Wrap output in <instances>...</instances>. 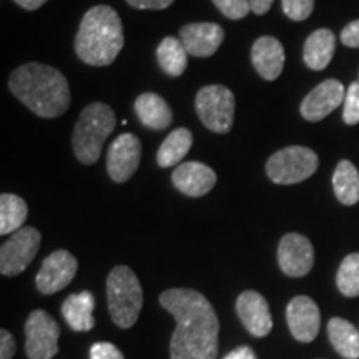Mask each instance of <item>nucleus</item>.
<instances>
[{
    "mask_svg": "<svg viewBox=\"0 0 359 359\" xmlns=\"http://www.w3.org/2000/svg\"><path fill=\"white\" fill-rule=\"evenodd\" d=\"M343 120L348 125L359 123V82H353L346 90Z\"/></svg>",
    "mask_w": 359,
    "mask_h": 359,
    "instance_id": "nucleus-29",
    "label": "nucleus"
},
{
    "mask_svg": "<svg viewBox=\"0 0 359 359\" xmlns=\"http://www.w3.org/2000/svg\"><path fill=\"white\" fill-rule=\"evenodd\" d=\"M226 19L241 20L251 12L250 0H212Z\"/></svg>",
    "mask_w": 359,
    "mask_h": 359,
    "instance_id": "nucleus-28",
    "label": "nucleus"
},
{
    "mask_svg": "<svg viewBox=\"0 0 359 359\" xmlns=\"http://www.w3.org/2000/svg\"><path fill=\"white\" fill-rule=\"evenodd\" d=\"M336 285L348 298L359 296V253H351L343 259L336 275Z\"/></svg>",
    "mask_w": 359,
    "mask_h": 359,
    "instance_id": "nucleus-27",
    "label": "nucleus"
},
{
    "mask_svg": "<svg viewBox=\"0 0 359 359\" xmlns=\"http://www.w3.org/2000/svg\"><path fill=\"white\" fill-rule=\"evenodd\" d=\"M109 311L118 327H132L140 316L143 306V291L132 268L115 266L107 278Z\"/></svg>",
    "mask_w": 359,
    "mask_h": 359,
    "instance_id": "nucleus-5",
    "label": "nucleus"
},
{
    "mask_svg": "<svg viewBox=\"0 0 359 359\" xmlns=\"http://www.w3.org/2000/svg\"><path fill=\"white\" fill-rule=\"evenodd\" d=\"M278 263L286 276L302 278L311 271L314 250L311 241L299 233H288L278 245Z\"/></svg>",
    "mask_w": 359,
    "mask_h": 359,
    "instance_id": "nucleus-12",
    "label": "nucleus"
},
{
    "mask_svg": "<svg viewBox=\"0 0 359 359\" xmlns=\"http://www.w3.org/2000/svg\"><path fill=\"white\" fill-rule=\"evenodd\" d=\"M79 262L70 251L57 250L43 259L35 276V285L42 294H53L67 288L77 275Z\"/></svg>",
    "mask_w": 359,
    "mask_h": 359,
    "instance_id": "nucleus-10",
    "label": "nucleus"
},
{
    "mask_svg": "<svg viewBox=\"0 0 359 359\" xmlns=\"http://www.w3.org/2000/svg\"><path fill=\"white\" fill-rule=\"evenodd\" d=\"M358 82H359V80H358Z\"/></svg>",
    "mask_w": 359,
    "mask_h": 359,
    "instance_id": "nucleus-38",
    "label": "nucleus"
},
{
    "mask_svg": "<svg viewBox=\"0 0 359 359\" xmlns=\"http://www.w3.org/2000/svg\"><path fill=\"white\" fill-rule=\"evenodd\" d=\"M93 309H95V296L90 291L70 294L62 304V314L74 331H90L95 326Z\"/></svg>",
    "mask_w": 359,
    "mask_h": 359,
    "instance_id": "nucleus-20",
    "label": "nucleus"
},
{
    "mask_svg": "<svg viewBox=\"0 0 359 359\" xmlns=\"http://www.w3.org/2000/svg\"><path fill=\"white\" fill-rule=\"evenodd\" d=\"M135 111H137L138 120L151 130H163L172 125L173 114L168 103L160 95L151 92L142 93L135 100Z\"/></svg>",
    "mask_w": 359,
    "mask_h": 359,
    "instance_id": "nucleus-19",
    "label": "nucleus"
},
{
    "mask_svg": "<svg viewBox=\"0 0 359 359\" xmlns=\"http://www.w3.org/2000/svg\"><path fill=\"white\" fill-rule=\"evenodd\" d=\"M273 2H275V0H250L251 12L257 13V15H264V13L271 8Z\"/></svg>",
    "mask_w": 359,
    "mask_h": 359,
    "instance_id": "nucleus-36",
    "label": "nucleus"
},
{
    "mask_svg": "<svg viewBox=\"0 0 359 359\" xmlns=\"http://www.w3.org/2000/svg\"><path fill=\"white\" fill-rule=\"evenodd\" d=\"M60 327L43 309L30 313L25 323V351L29 359H52L58 353Z\"/></svg>",
    "mask_w": 359,
    "mask_h": 359,
    "instance_id": "nucleus-9",
    "label": "nucleus"
},
{
    "mask_svg": "<svg viewBox=\"0 0 359 359\" xmlns=\"http://www.w3.org/2000/svg\"><path fill=\"white\" fill-rule=\"evenodd\" d=\"M17 343L11 334V331H0V359H12L15 354Z\"/></svg>",
    "mask_w": 359,
    "mask_h": 359,
    "instance_id": "nucleus-33",
    "label": "nucleus"
},
{
    "mask_svg": "<svg viewBox=\"0 0 359 359\" xmlns=\"http://www.w3.org/2000/svg\"><path fill=\"white\" fill-rule=\"evenodd\" d=\"M344 97H346V88L339 80H325L304 97L299 110L308 122H321L331 111L338 109L341 103H344Z\"/></svg>",
    "mask_w": 359,
    "mask_h": 359,
    "instance_id": "nucleus-13",
    "label": "nucleus"
},
{
    "mask_svg": "<svg viewBox=\"0 0 359 359\" xmlns=\"http://www.w3.org/2000/svg\"><path fill=\"white\" fill-rule=\"evenodd\" d=\"M198 118L215 133H228L235 122V95L224 85H206L195 98Z\"/></svg>",
    "mask_w": 359,
    "mask_h": 359,
    "instance_id": "nucleus-7",
    "label": "nucleus"
},
{
    "mask_svg": "<svg viewBox=\"0 0 359 359\" xmlns=\"http://www.w3.org/2000/svg\"><path fill=\"white\" fill-rule=\"evenodd\" d=\"M236 313L250 334L264 338L273 327L268 302L258 291H243L236 299Z\"/></svg>",
    "mask_w": 359,
    "mask_h": 359,
    "instance_id": "nucleus-15",
    "label": "nucleus"
},
{
    "mask_svg": "<svg viewBox=\"0 0 359 359\" xmlns=\"http://www.w3.org/2000/svg\"><path fill=\"white\" fill-rule=\"evenodd\" d=\"M286 321L296 341L311 343L321 326L320 308L308 296H296L286 308Z\"/></svg>",
    "mask_w": 359,
    "mask_h": 359,
    "instance_id": "nucleus-14",
    "label": "nucleus"
},
{
    "mask_svg": "<svg viewBox=\"0 0 359 359\" xmlns=\"http://www.w3.org/2000/svg\"><path fill=\"white\" fill-rule=\"evenodd\" d=\"M334 195L341 203L351 206L359 201V172L349 160L339 161L333 173Z\"/></svg>",
    "mask_w": 359,
    "mask_h": 359,
    "instance_id": "nucleus-24",
    "label": "nucleus"
},
{
    "mask_svg": "<svg viewBox=\"0 0 359 359\" xmlns=\"http://www.w3.org/2000/svg\"><path fill=\"white\" fill-rule=\"evenodd\" d=\"M223 359H257V354L248 346H241L236 348L235 351H231L230 354H226Z\"/></svg>",
    "mask_w": 359,
    "mask_h": 359,
    "instance_id": "nucleus-35",
    "label": "nucleus"
},
{
    "mask_svg": "<svg viewBox=\"0 0 359 359\" xmlns=\"http://www.w3.org/2000/svg\"><path fill=\"white\" fill-rule=\"evenodd\" d=\"M172 182L178 191L191 198H200L217 185V173L200 161L180 163L172 173Z\"/></svg>",
    "mask_w": 359,
    "mask_h": 359,
    "instance_id": "nucleus-16",
    "label": "nucleus"
},
{
    "mask_svg": "<svg viewBox=\"0 0 359 359\" xmlns=\"http://www.w3.org/2000/svg\"><path fill=\"white\" fill-rule=\"evenodd\" d=\"M175 0H127L128 6L138 11H163L172 6Z\"/></svg>",
    "mask_w": 359,
    "mask_h": 359,
    "instance_id": "nucleus-32",
    "label": "nucleus"
},
{
    "mask_svg": "<svg viewBox=\"0 0 359 359\" xmlns=\"http://www.w3.org/2000/svg\"><path fill=\"white\" fill-rule=\"evenodd\" d=\"M341 42L349 48H359V20L348 24L341 32Z\"/></svg>",
    "mask_w": 359,
    "mask_h": 359,
    "instance_id": "nucleus-34",
    "label": "nucleus"
},
{
    "mask_svg": "<svg viewBox=\"0 0 359 359\" xmlns=\"http://www.w3.org/2000/svg\"><path fill=\"white\" fill-rule=\"evenodd\" d=\"M123 24L115 8L95 6L85 13L75 37V53L83 64L107 67L122 52Z\"/></svg>",
    "mask_w": 359,
    "mask_h": 359,
    "instance_id": "nucleus-3",
    "label": "nucleus"
},
{
    "mask_svg": "<svg viewBox=\"0 0 359 359\" xmlns=\"http://www.w3.org/2000/svg\"><path fill=\"white\" fill-rule=\"evenodd\" d=\"M318 155L306 147H286L278 150L266 161V175L276 185H294L316 173Z\"/></svg>",
    "mask_w": 359,
    "mask_h": 359,
    "instance_id": "nucleus-6",
    "label": "nucleus"
},
{
    "mask_svg": "<svg viewBox=\"0 0 359 359\" xmlns=\"http://www.w3.org/2000/svg\"><path fill=\"white\" fill-rule=\"evenodd\" d=\"M42 243L37 228L24 226L8 238L0 248V273L4 276H17L29 268Z\"/></svg>",
    "mask_w": 359,
    "mask_h": 359,
    "instance_id": "nucleus-8",
    "label": "nucleus"
},
{
    "mask_svg": "<svg viewBox=\"0 0 359 359\" xmlns=\"http://www.w3.org/2000/svg\"><path fill=\"white\" fill-rule=\"evenodd\" d=\"M115 125V111L107 103L93 102L85 107L72 135V147L80 163L93 165L100 158L103 143Z\"/></svg>",
    "mask_w": 359,
    "mask_h": 359,
    "instance_id": "nucleus-4",
    "label": "nucleus"
},
{
    "mask_svg": "<svg viewBox=\"0 0 359 359\" xmlns=\"http://www.w3.org/2000/svg\"><path fill=\"white\" fill-rule=\"evenodd\" d=\"M336 48V35L330 29L314 30L304 42V64L313 70H325L331 64Z\"/></svg>",
    "mask_w": 359,
    "mask_h": 359,
    "instance_id": "nucleus-21",
    "label": "nucleus"
},
{
    "mask_svg": "<svg viewBox=\"0 0 359 359\" xmlns=\"http://www.w3.org/2000/svg\"><path fill=\"white\" fill-rule=\"evenodd\" d=\"M180 40L193 57H210L218 50L224 40V30L218 24H188L180 30Z\"/></svg>",
    "mask_w": 359,
    "mask_h": 359,
    "instance_id": "nucleus-17",
    "label": "nucleus"
},
{
    "mask_svg": "<svg viewBox=\"0 0 359 359\" xmlns=\"http://www.w3.org/2000/svg\"><path fill=\"white\" fill-rule=\"evenodd\" d=\"M160 304L177 321L172 339V359H217L219 321L213 304L188 288H172L160 294Z\"/></svg>",
    "mask_w": 359,
    "mask_h": 359,
    "instance_id": "nucleus-1",
    "label": "nucleus"
},
{
    "mask_svg": "<svg viewBox=\"0 0 359 359\" xmlns=\"http://www.w3.org/2000/svg\"><path fill=\"white\" fill-rule=\"evenodd\" d=\"M193 145V135L188 128H177L165 138L158 151H156V163L161 168H170L180 165L190 151Z\"/></svg>",
    "mask_w": 359,
    "mask_h": 359,
    "instance_id": "nucleus-23",
    "label": "nucleus"
},
{
    "mask_svg": "<svg viewBox=\"0 0 359 359\" xmlns=\"http://www.w3.org/2000/svg\"><path fill=\"white\" fill-rule=\"evenodd\" d=\"M13 2L25 11H37L43 4H47V0H13Z\"/></svg>",
    "mask_w": 359,
    "mask_h": 359,
    "instance_id": "nucleus-37",
    "label": "nucleus"
},
{
    "mask_svg": "<svg viewBox=\"0 0 359 359\" xmlns=\"http://www.w3.org/2000/svg\"><path fill=\"white\" fill-rule=\"evenodd\" d=\"M11 92L42 118H57L70 107V87L65 75L50 65L30 62L12 72Z\"/></svg>",
    "mask_w": 359,
    "mask_h": 359,
    "instance_id": "nucleus-2",
    "label": "nucleus"
},
{
    "mask_svg": "<svg viewBox=\"0 0 359 359\" xmlns=\"http://www.w3.org/2000/svg\"><path fill=\"white\" fill-rule=\"evenodd\" d=\"M142 158V143L133 133H122L111 142L107 154V170L110 178L123 183L137 172Z\"/></svg>",
    "mask_w": 359,
    "mask_h": 359,
    "instance_id": "nucleus-11",
    "label": "nucleus"
},
{
    "mask_svg": "<svg viewBox=\"0 0 359 359\" xmlns=\"http://www.w3.org/2000/svg\"><path fill=\"white\" fill-rule=\"evenodd\" d=\"M29 206L20 196L4 193L0 196V235H11L24 228Z\"/></svg>",
    "mask_w": 359,
    "mask_h": 359,
    "instance_id": "nucleus-26",
    "label": "nucleus"
},
{
    "mask_svg": "<svg viewBox=\"0 0 359 359\" xmlns=\"http://www.w3.org/2000/svg\"><path fill=\"white\" fill-rule=\"evenodd\" d=\"M90 359H125L122 351L111 343H95L90 348Z\"/></svg>",
    "mask_w": 359,
    "mask_h": 359,
    "instance_id": "nucleus-31",
    "label": "nucleus"
},
{
    "mask_svg": "<svg viewBox=\"0 0 359 359\" xmlns=\"http://www.w3.org/2000/svg\"><path fill=\"white\" fill-rule=\"evenodd\" d=\"M314 0H283V12L294 22L306 20L313 13Z\"/></svg>",
    "mask_w": 359,
    "mask_h": 359,
    "instance_id": "nucleus-30",
    "label": "nucleus"
},
{
    "mask_svg": "<svg viewBox=\"0 0 359 359\" xmlns=\"http://www.w3.org/2000/svg\"><path fill=\"white\" fill-rule=\"evenodd\" d=\"M251 62L264 80H276L285 67V48L275 37H259L251 47Z\"/></svg>",
    "mask_w": 359,
    "mask_h": 359,
    "instance_id": "nucleus-18",
    "label": "nucleus"
},
{
    "mask_svg": "<svg viewBox=\"0 0 359 359\" xmlns=\"http://www.w3.org/2000/svg\"><path fill=\"white\" fill-rule=\"evenodd\" d=\"M327 336L336 353L344 359H359V330L343 318L327 323Z\"/></svg>",
    "mask_w": 359,
    "mask_h": 359,
    "instance_id": "nucleus-22",
    "label": "nucleus"
},
{
    "mask_svg": "<svg viewBox=\"0 0 359 359\" xmlns=\"http://www.w3.org/2000/svg\"><path fill=\"white\" fill-rule=\"evenodd\" d=\"M156 58L161 70L170 77H180L187 70L188 52L183 47L182 40L175 37H165L156 48Z\"/></svg>",
    "mask_w": 359,
    "mask_h": 359,
    "instance_id": "nucleus-25",
    "label": "nucleus"
}]
</instances>
